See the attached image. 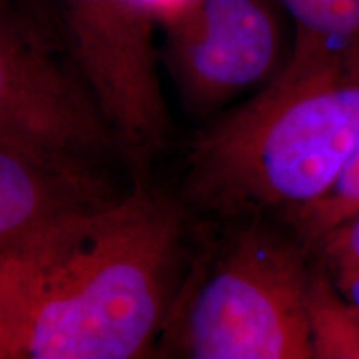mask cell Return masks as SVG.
Masks as SVG:
<instances>
[{
  "label": "cell",
  "instance_id": "1",
  "mask_svg": "<svg viewBox=\"0 0 359 359\" xmlns=\"http://www.w3.org/2000/svg\"><path fill=\"white\" fill-rule=\"evenodd\" d=\"M182 205L137 183L0 251V359L156 353L182 280Z\"/></svg>",
  "mask_w": 359,
  "mask_h": 359
},
{
  "label": "cell",
  "instance_id": "2",
  "mask_svg": "<svg viewBox=\"0 0 359 359\" xmlns=\"http://www.w3.org/2000/svg\"><path fill=\"white\" fill-rule=\"evenodd\" d=\"M359 142V43L294 37L285 67L190 142L182 193L210 219L318 200Z\"/></svg>",
  "mask_w": 359,
  "mask_h": 359
},
{
  "label": "cell",
  "instance_id": "3",
  "mask_svg": "<svg viewBox=\"0 0 359 359\" xmlns=\"http://www.w3.org/2000/svg\"><path fill=\"white\" fill-rule=\"evenodd\" d=\"M185 266L156 353L191 359H313V253L283 219H215Z\"/></svg>",
  "mask_w": 359,
  "mask_h": 359
},
{
  "label": "cell",
  "instance_id": "4",
  "mask_svg": "<svg viewBox=\"0 0 359 359\" xmlns=\"http://www.w3.org/2000/svg\"><path fill=\"white\" fill-rule=\"evenodd\" d=\"M0 140L93 172L127 154L60 48L8 0H0Z\"/></svg>",
  "mask_w": 359,
  "mask_h": 359
},
{
  "label": "cell",
  "instance_id": "5",
  "mask_svg": "<svg viewBox=\"0 0 359 359\" xmlns=\"http://www.w3.org/2000/svg\"><path fill=\"white\" fill-rule=\"evenodd\" d=\"M72 69L95 98L127 154L172 138L151 17L137 0H47Z\"/></svg>",
  "mask_w": 359,
  "mask_h": 359
},
{
  "label": "cell",
  "instance_id": "6",
  "mask_svg": "<svg viewBox=\"0 0 359 359\" xmlns=\"http://www.w3.org/2000/svg\"><path fill=\"white\" fill-rule=\"evenodd\" d=\"M278 0H191L161 24V60L188 115L208 118L258 92L288 62Z\"/></svg>",
  "mask_w": 359,
  "mask_h": 359
},
{
  "label": "cell",
  "instance_id": "7",
  "mask_svg": "<svg viewBox=\"0 0 359 359\" xmlns=\"http://www.w3.org/2000/svg\"><path fill=\"white\" fill-rule=\"evenodd\" d=\"M111 195L100 172L0 140V251L47 219Z\"/></svg>",
  "mask_w": 359,
  "mask_h": 359
},
{
  "label": "cell",
  "instance_id": "8",
  "mask_svg": "<svg viewBox=\"0 0 359 359\" xmlns=\"http://www.w3.org/2000/svg\"><path fill=\"white\" fill-rule=\"evenodd\" d=\"M306 323L313 359H359V311L314 255L306 290Z\"/></svg>",
  "mask_w": 359,
  "mask_h": 359
},
{
  "label": "cell",
  "instance_id": "9",
  "mask_svg": "<svg viewBox=\"0 0 359 359\" xmlns=\"http://www.w3.org/2000/svg\"><path fill=\"white\" fill-rule=\"evenodd\" d=\"M359 210V142L341 170L338 178L318 200L276 215L308 246L334 224ZM275 217V215H273Z\"/></svg>",
  "mask_w": 359,
  "mask_h": 359
},
{
  "label": "cell",
  "instance_id": "10",
  "mask_svg": "<svg viewBox=\"0 0 359 359\" xmlns=\"http://www.w3.org/2000/svg\"><path fill=\"white\" fill-rule=\"evenodd\" d=\"M294 37L334 45L359 43V0H278Z\"/></svg>",
  "mask_w": 359,
  "mask_h": 359
},
{
  "label": "cell",
  "instance_id": "11",
  "mask_svg": "<svg viewBox=\"0 0 359 359\" xmlns=\"http://www.w3.org/2000/svg\"><path fill=\"white\" fill-rule=\"evenodd\" d=\"M309 250L330 271L359 269V210L316 238Z\"/></svg>",
  "mask_w": 359,
  "mask_h": 359
},
{
  "label": "cell",
  "instance_id": "12",
  "mask_svg": "<svg viewBox=\"0 0 359 359\" xmlns=\"http://www.w3.org/2000/svg\"><path fill=\"white\" fill-rule=\"evenodd\" d=\"M20 2H22L20 11L24 12L25 15L29 17V19L32 20L34 24L52 40V42L58 43L55 29H53L50 7H48L47 0H20Z\"/></svg>",
  "mask_w": 359,
  "mask_h": 359
},
{
  "label": "cell",
  "instance_id": "13",
  "mask_svg": "<svg viewBox=\"0 0 359 359\" xmlns=\"http://www.w3.org/2000/svg\"><path fill=\"white\" fill-rule=\"evenodd\" d=\"M190 2L191 0H137L138 6L158 27L182 12Z\"/></svg>",
  "mask_w": 359,
  "mask_h": 359
},
{
  "label": "cell",
  "instance_id": "14",
  "mask_svg": "<svg viewBox=\"0 0 359 359\" xmlns=\"http://www.w3.org/2000/svg\"><path fill=\"white\" fill-rule=\"evenodd\" d=\"M336 285L341 290L353 306L359 311V269H343V271H331Z\"/></svg>",
  "mask_w": 359,
  "mask_h": 359
}]
</instances>
